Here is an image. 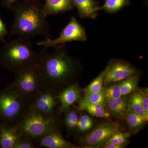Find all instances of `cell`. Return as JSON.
<instances>
[{"instance_id":"1","label":"cell","mask_w":148,"mask_h":148,"mask_svg":"<svg viewBox=\"0 0 148 148\" xmlns=\"http://www.w3.org/2000/svg\"><path fill=\"white\" fill-rule=\"evenodd\" d=\"M55 49L52 53L45 48L39 53L36 66L47 88L59 92L72 84L81 67L78 61L68 53L66 45H60Z\"/></svg>"},{"instance_id":"2","label":"cell","mask_w":148,"mask_h":148,"mask_svg":"<svg viewBox=\"0 0 148 148\" xmlns=\"http://www.w3.org/2000/svg\"><path fill=\"white\" fill-rule=\"evenodd\" d=\"M14 20L10 37L13 36L29 39L37 35L50 38V27L43 10V5L36 1L25 0L10 8Z\"/></svg>"},{"instance_id":"3","label":"cell","mask_w":148,"mask_h":148,"mask_svg":"<svg viewBox=\"0 0 148 148\" xmlns=\"http://www.w3.org/2000/svg\"><path fill=\"white\" fill-rule=\"evenodd\" d=\"M39 53L28 39L21 37L5 42L0 53V64L14 73L36 65Z\"/></svg>"},{"instance_id":"4","label":"cell","mask_w":148,"mask_h":148,"mask_svg":"<svg viewBox=\"0 0 148 148\" xmlns=\"http://www.w3.org/2000/svg\"><path fill=\"white\" fill-rule=\"evenodd\" d=\"M31 108V100L10 84L0 91V122L16 125Z\"/></svg>"},{"instance_id":"5","label":"cell","mask_w":148,"mask_h":148,"mask_svg":"<svg viewBox=\"0 0 148 148\" xmlns=\"http://www.w3.org/2000/svg\"><path fill=\"white\" fill-rule=\"evenodd\" d=\"M21 137L39 140L49 132L59 130L57 119L30 108L16 125Z\"/></svg>"},{"instance_id":"6","label":"cell","mask_w":148,"mask_h":148,"mask_svg":"<svg viewBox=\"0 0 148 148\" xmlns=\"http://www.w3.org/2000/svg\"><path fill=\"white\" fill-rule=\"evenodd\" d=\"M15 74V79L11 84L30 99L47 88L36 64L22 69Z\"/></svg>"},{"instance_id":"7","label":"cell","mask_w":148,"mask_h":148,"mask_svg":"<svg viewBox=\"0 0 148 148\" xmlns=\"http://www.w3.org/2000/svg\"><path fill=\"white\" fill-rule=\"evenodd\" d=\"M87 36L84 27L81 25L75 16H73L69 23L64 27L59 36L55 39L47 38L45 40L39 42L37 45L42 46L44 48H55L60 45H66L72 41H86Z\"/></svg>"},{"instance_id":"8","label":"cell","mask_w":148,"mask_h":148,"mask_svg":"<svg viewBox=\"0 0 148 148\" xmlns=\"http://www.w3.org/2000/svg\"><path fill=\"white\" fill-rule=\"evenodd\" d=\"M58 93L50 88H45L30 98L31 109L56 119L55 114H58L57 106L59 105Z\"/></svg>"},{"instance_id":"9","label":"cell","mask_w":148,"mask_h":148,"mask_svg":"<svg viewBox=\"0 0 148 148\" xmlns=\"http://www.w3.org/2000/svg\"><path fill=\"white\" fill-rule=\"evenodd\" d=\"M105 70L103 84L106 86L121 81L138 73V70L131 64L116 59L111 60Z\"/></svg>"},{"instance_id":"10","label":"cell","mask_w":148,"mask_h":148,"mask_svg":"<svg viewBox=\"0 0 148 148\" xmlns=\"http://www.w3.org/2000/svg\"><path fill=\"white\" fill-rule=\"evenodd\" d=\"M119 131L116 125L110 123H103L81 139L83 145L90 147H102L113 134Z\"/></svg>"},{"instance_id":"11","label":"cell","mask_w":148,"mask_h":148,"mask_svg":"<svg viewBox=\"0 0 148 148\" xmlns=\"http://www.w3.org/2000/svg\"><path fill=\"white\" fill-rule=\"evenodd\" d=\"M82 90L78 85L72 84L66 86L58 92L57 98L59 102L58 114L64 113L79 100Z\"/></svg>"},{"instance_id":"12","label":"cell","mask_w":148,"mask_h":148,"mask_svg":"<svg viewBox=\"0 0 148 148\" xmlns=\"http://www.w3.org/2000/svg\"><path fill=\"white\" fill-rule=\"evenodd\" d=\"M38 147L48 148H76L77 146L64 139L59 130L48 133L38 140Z\"/></svg>"},{"instance_id":"13","label":"cell","mask_w":148,"mask_h":148,"mask_svg":"<svg viewBox=\"0 0 148 148\" xmlns=\"http://www.w3.org/2000/svg\"><path fill=\"white\" fill-rule=\"evenodd\" d=\"M20 137L16 125L0 122V148H13Z\"/></svg>"},{"instance_id":"14","label":"cell","mask_w":148,"mask_h":148,"mask_svg":"<svg viewBox=\"0 0 148 148\" xmlns=\"http://www.w3.org/2000/svg\"><path fill=\"white\" fill-rule=\"evenodd\" d=\"M73 0H45L43 10L47 16L62 14L75 8Z\"/></svg>"},{"instance_id":"15","label":"cell","mask_w":148,"mask_h":148,"mask_svg":"<svg viewBox=\"0 0 148 148\" xmlns=\"http://www.w3.org/2000/svg\"><path fill=\"white\" fill-rule=\"evenodd\" d=\"M74 6L76 8L79 16L82 18L97 17L100 10L99 3L96 0H73Z\"/></svg>"},{"instance_id":"16","label":"cell","mask_w":148,"mask_h":148,"mask_svg":"<svg viewBox=\"0 0 148 148\" xmlns=\"http://www.w3.org/2000/svg\"><path fill=\"white\" fill-rule=\"evenodd\" d=\"M129 97L123 95L119 98L107 101L106 106L110 114L115 116H125L129 108Z\"/></svg>"},{"instance_id":"17","label":"cell","mask_w":148,"mask_h":148,"mask_svg":"<svg viewBox=\"0 0 148 148\" xmlns=\"http://www.w3.org/2000/svg\"><path fill=\"white\" fill-rule=\"evenodd\" d=\"M106 106L100 104H89L81 100L79 101L78 109L80 111H85L93 116L108 119L110 114L105 109Z\"/></svg>"},{"instance_id":"18","label":"cell","mask_w":148,"mask_h":148,"mask_svg":"<svg viewBox=\"0 0 148 148\" xmlns=\"http://www.w3.org/2000/svg\"><path fill=\"white\" fill-rule=\"evenodd\" d=\"M125 117L130 131L133 133L140 131L147 121L142 116L131 111L128 110Z\"/></svg>"},{"instance_id":"19","label":"cell","mask_w":148,"mask_h":148,"mask_svg":"<svg viewBox=\"0 0 148 148\" xmlns=\"http://www.w3.org/2000/svg\"><path fill=\"white\" fill-rule=\"evenodd\" d=\"M128 110L142 116L148 121V114L145 112L142 105L141 91L135 92L130 98Z\"/></svg>"},{"instance_id":"20","label":"cell","mask_w":148,"mask_h":148,"mask_svg":"<svg viewBox=\"0 0 148 148\" xmlns=\"http://www.w3.org/2000/svg\"><path fill=\"white\" fill-rule=\"evenodd\" d=\"M139 81L138 74L132 75L120 82V87L122 96L127 95L136 90Z\"/></svg>"},{"instance_id":"21","label":"cell","mask_w":148,"mask_h":148,"mask_svg":"<svg viewBox=\"0 0 148 148\" xmlns=\"http://www.w3.org/2000/svg\"><path fill=\"white\" fill-rule=\"evenodd\" d=\"M130 4V0H105L103 5L100 6V10H104L107 13H114Z\"/></svg>"},{"instance_id":"22","label":"cell","mask_w":148,"mask_h":148,"mask_svg":"<svg viewBox=\"0 0 148 148\" xmlns=\"http://www.w3.org/2000/svg\"><path fill=\"white\" fill-rule=\"evenodd\" d=\"M64 123L66 130L69 133H71L77 129L79 117L77 113L73 109L69 108L65 112Z\"/></svg>"},{"instance_id":"23","label":"cell","mask_w":148,"mask_h":148,"mask_svg":"<svg viewBox=\"0 0 148 148\" xmlns=\"http://www.w3.org/2000/svg\"><path fill=\"white\" fill-rule=\"evenodd\" d=\"M106 86H107L106 87H103V90L106 102L119 98L122 96L120 87V82L112 83Z\"/></svg>"},{"instance_id":"24","label":"cell","mask_w":148,"mask_h":148,"mask_svg":"<svg viewBox=\"0 0 148 148\" xmlns=\"http://www.w3.org/2000/svg\"><path fill=\"white\" fill-rule=\"evenodd\" d=\"M81 101L89 104H100L106 107V99L103 90L99 92L85 94Z\"/></svg>"},{"instance_id":"25","label":"cell","mask_w":148,"mask_h":148,"mask_svg":"<svg viewBox=\"0 0 148 148\" xmlns=\"http://www.w3.org/2000/svg\"><path fill=\"white\" fill-rule=\"evenodd\" d=\"M105 73V70H104L84 89V92L85 93V94L99 92L103 90V80Z\"/></svg>"},{"instance_id":"26","label":"cell","mask_w":148,"mask_h":148,"mask_svg":"<svg viewBox=\"0 0 148 148\" xmlns=\"http://www.w3.org/2000/svg\"><path fill=\"white\" fill-rule=\"evenodd\" d=\"M130 135L131 133L129 132H121L118 131L112 135L105 144H125Z\"/></svg>"},{"instance_id":"27","label":"cell","mask_w":148,"mask_h":148,"mask_svg":"<svg viewBox=\"0 0 148 148\" xmlns=\"http://www.w3.org/2000/svg\"><path fill=\"white\" fill-rule=\"evenodd\" d=\"M93 121L92 119L86 114H84L79 118L77 129L79 132H86L92 127Z\"/></svg>"},{"instance_id":"28","label":"cell","mask_w":148,"mask_h":148,"mask_svg":"<svg viewBox=\"0 0 148 148\" xmlns=\"http://www.w3.org/2000/svg\"><path fill=\"white\" fill-rule=\"evenodd\" d=\"M38 146L33 143V140L26 137H21L19 138L13 148H36Z\"/></svg>"},{"instance_id":"29","label":"cell","mask_w":148,"mask_h":148,"mask_svg":"<svg viewBox=\"0 0 148 148\" xmlns=\"http://www.w3.org/2000/svg\"><path fill=\"white\" fill-rule=\"evenodd\" d=\"M8 34L5 24L4 23L0 14V42H5V38Z\"/></svg>"},{"instance_id":"30","label":"cell","mask_w":148,"mask_h":148,"mask_svg":"<svg viewBox=\"0 0 148 148\" xmlns=\"http://www.w3.org/2000/svg\"><path fill=\"white\" fill-rule=\"evenodd\" d=\"M143 107L145 112L148 114V95L147 88L141 90Z\"/></svg>"},{"instance_id":"31","label":"cell","mask_w":148,"mask_h":148,"mask_svg":"<svg viewBox=\"0 0 148 148\" xmlns=\"http://www.w3.org/2000/svg\"><path fill=\"white\" fill-rule=\"evenodd\" d=\"M125 146V144H105L102 146V147L105 148H123Z\"/></svg>"},{"instance_id":"32","label":"cell","mask_w":148,"mask_h":148,"mask_svg":"<svg viewBox=\"0 0 148 148\" xmlns=\"http://www.w3.org/2000/svg\"><path fill=\"white\" fill-rule=\"evenodd\" d=\"M18 0H3L2 5L3 6L6 8H10L14 3Z\"/></svg>"}]
</instances>
